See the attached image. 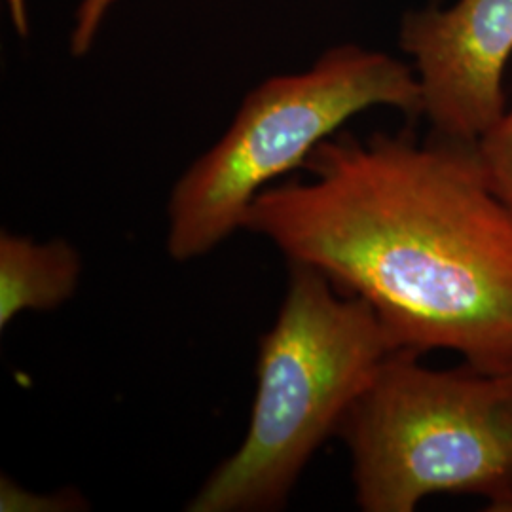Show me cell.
<instances>
[{"instance_id":"cell-2","label":"cell","mask_w":512,"mask_h":512,"mask_svg":"<svg viewBox=\"0 0 512 512\" xmlns=\"http://www.w3.org/2000/svg\"><path fill=\"white\" fill-rule=\"evenodd\" d=\"M397 351L376 311L306 264H289L274 327L260 338L256 393L238 450L188 501L190 512H272Z\"/></svg>"},{"instance_id":"cell-7","label":"cell","mask_w":512,"mask_h":512,"mask_svg":"<svg viewBox=\"0 0 512 512\" xmlns=\"http://www.w3.org/2000/svg\"><path fill=\"white\" fill-rule=\"evenodd\" d=\"M475 148L495 194L512 209V105L476 141Z\"/></svg>"},{"instance_id":"cell-1","label":"cell","mask_w":512,"mask_h":512,"mask_svg":"<svg viewBox=\"0 0 512 512\" xmlns=\"http://www.w3.org/2000/svg\"><path fill=\"white\" fill-rule=\"evenodd\" d=\"M275 183L243 230L376 311L397 349L512 370V209L475 145L348 131Z\"/></svg>"},{"instance_id":"cell-4","label":"cell","mask_w":512,"mask_h":512,"mask_svg":"<svg viewBox=\"0 0 512 512\" xmlns=\"http://www.w3.org/2000/svg\"><path fill=\"white\" fill-rule=\"evenodd\" d=\"M395 109L421 116L410 63L357 44L334 46L304 73L258 84L230 128L173 186L167 203V253L188 262L243 230L256 196L302 169L311 152L353 116Z\"/></svg>"},{"instance_id":"cell-5","label":"cell","mask_w":512,"mask_h":512,"mask_svg":"<svg viewBox=\"0 0 512 512\" xmlns=\"http://www.w3.org/2000/svg\"><path fill=\"white\" fill-rule=\"evenodd\" d=\"M399 42L416 73L431 133L475 145L507 110L512 0H454L406 12Z\"/></svg>"},{"instance_id":"cell-3","label":"cell","mask_w":512,"mask_h":512,"mask_svg":"<svg viewBox=\"0 0 512 512\" xmlns=\"http://www.w3.org/2000/svg\"><path fill=\"white\" fill-rule=\"evenodd\" d=\"M421 357L393 351L338 429L359 509L412 512L448 494L512 512V370Z\"/></svg>"},{"instance_id":"cell-6","label":"cell","mask_w":512,"mask_h":512,"mask_svg":"<svg viewBox=\"0 0 512 512\" xmlns=\"http://www.w3.org/2000/svg\"><path fill=\"white\" fill-rule=\"evenodd\" d=\"M82 258L65 239L33 241L0 234V329L19 313L50 311L65 304L78 287Z\"/></svg>"},{"instance_id":"cell-8","label":"cell","mask_w":512,"mask_h":512,"mask_svg":"<svg viewBox=\"0 0 512 512\" xmlns=\"http://www.w3.org/2000/svg\"><path fill=\"white\" fill-rule=\"evenodd\" d=\"M118 0H82L76 10L73 37H71V52L74 55H84L90 52L93 40L97 37L105 16L112 4Z\"/></svg>"}]
</instances>
